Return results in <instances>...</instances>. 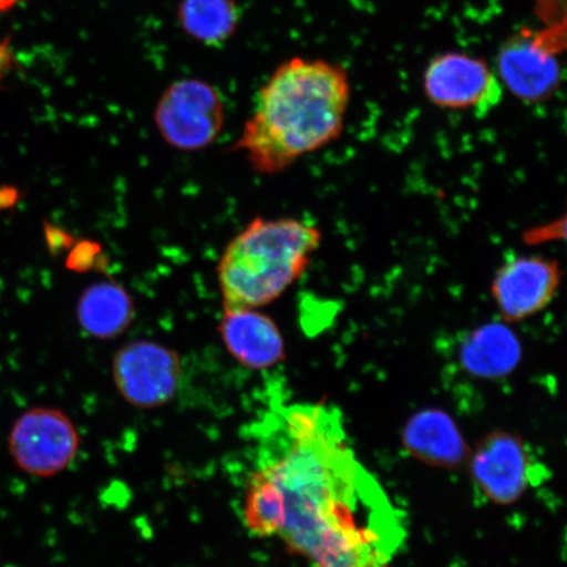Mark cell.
Masks as SVG:
<instances>
[{
    "instance_id": "obj_1",
    "label": "cell",
    "mask_w": 567,
    "mask_h": 567,
    "mask_svg": "<svg viewBox=\"0 0 567 567\" xmlns=\"http://www.w3.org/2000/svg\"><path fill=\"white\" fill-rule=\"evenodd\" d=\"M281 431L286 443L264 466L282 495L287 547L316 567H394L405 527L354 456L339 411L290 408Z\"/></svg>"
},
{
    "instance_id": "obj_2",
    "label": "cell",
    "mask_w": 567,
    "mask_h": 567,
    "mask_svg": "<svg viewBox=\"0 0 567 567\" xmlns=\"http://www.w3.org/2000/svg\"><path fill=\"white\" fill-rule=\"evenodd\" d=\"M350 97L342 66L300 56L284 62L260 90L234 151L244 152L259 174L286 172L342 136Z\"/></svg>"
},
{
    "instance_id": "obj_3",
    "label": "cell",
    "mask_w": 567,
    "mask_h": 567,
    "mask_svg": "<svg viewBox=\"0 0 567 567\" xmlns=\"http://www.w3.org/2000/svg\"><path fill=\"white\" fill-rule=\"evenodd\" d=\"M322 231L299 218H254L226 246L217 267L224 311L258 309L301 278Z\"/></svg>"
},
{
    "instance_id": "obj_4",
    "label": "cell",
    "mask_w": 567,
    "mask_h": 567,
    "mask_svg": "<svg viewBox=\"0 0 567 567\" xmlns=\"http://www.w3.org/2000/svg\"><path fill=\"white\" fill-rule=\"evenodd\" d=\"M81 436L75 424L59 409L33 408L13 423L10 455L19 470L48 478L68 470L80 451Z\"/></svg>"
},
{
    "instance_id": "obj_5",
    "label": "cell",
    "mask_w": 567,
    "mask_h": 567,
    "mask_svg": "<svg viewBox=\"0 0 567 567\" xmlns=\"http://www.w3.org/2000/svg\"><path fill=\"white\" fill-rule=\"evenodd\" d=\"M224 104L208 83L186 80L172 84L155 110V124L177 151L197 152L215 142L224 126Z\"/></svg>"
},
{
    "instance_id": "obj_6",
    "label": "cell",
    "mask_w": 567,
    "mask_h": 567,
    "mask_svg": "<svg viewBox=\"0 0 567 567\" xmlns=\"http://www.w3.org/2000/svg\"><path fill=\"white\" fill-rule=\"evenodd\" d=\"M423 91L439 109L486 115L502 99L498 75L480 56L449 52L432 59L423 75Z\"/></svg>"
},
{
    "instance_id": "obj_7",
    "label": "cell",
    "mask_w": 567,
    "mask_h": 567,
    "mask_svg": "<svg viewBox=\"0 0 567 567\" xmlns=\"http://www.w3.org/2000/svg\"><path fill=\"white\" fill-rule=\"evenodd\" d=\"M113 381L130 405L152 410L173 401L182 375L179 354L153 340H136L112 361Z\"/></svg>"
},
{
    "instance_id": "obj_8",
    "label": "cell",
    "mask_w": 567,
    "mask_h": 567,
    "mask_svg": "<svg viewBox=\"0 0 567 567\" xmlns=\"http://www.w3.org/2000/svg\"><path fill=\"white\" fill-rule=\"evenodd\" d=\"M563 282L558 260L527 255L503 264L492 281V297L503 321L522 322L548 308Z\"/></svg>"
},
{
    "instance_id": "obj_9",
    "label": "cell",
    "mask_w": 567,
    "mask_h": 567,
    "mask_svg": "<svg viewBox=\"0 0 567 567\" xmlns=\"http://www.w3.org/2000/svg\"><path fill=\"white\" fill-rule=\"evenodd\" d=\"M470 467L474 485L494 505H513L534 482L527 445L508 431H494L482 439L471 453Z\"/></svg>"
},
{
    "instance_id": "obj_10",
    "label": "cell",
    "mask_w": 567,
    "mask_h": 567,
    "mask_svg": "<svg viewBox=\"0 0 567 567\" xmlns=\"http://www.w3.org/2000/svg\"><path fill=\"white\" fill-rule=\"evenodd\" d=\"M498 78L507 90L524 102L545 101L559 83L556 47L547 34L522 32L501 49Z\"/></svg>"
},
{
    "instance_id": "obj_11",
    "label": "cell",
    "mask_w": 567,
    "mask_h": 567,
    "mask_svg": "<svg viewBox=\"0 0 567 567\" xmlns=\"http://www.w3.org/2000/svg\"><path fill=\"white\" fill-rule=\"evenodd\" d=\"M218 330L225 349L248 370H268L286 359L279 326L257 309L224 311Z\"/></svg>"
},
{
    "instance_id": "obj_12",
    "label": "cell",
    "mask_w": 567,
    "mask_h": 567,
    "mask_svg": "<svg viewBox=\"0 0 567 567\" xmlns=\"http://www.w3.org/2000/svg\"><path fill=\"white\" fill-rule=\"evenodd\" d=\"M402 445L411 457L444 470H455L471 456L456 422L439 409H425L411 416L402 431Z\"/></svg>"
},
{
    "instance_id": "obj_13",
    "label": "cell",
    "mask_w": 567,
    "mask_h": 567,
    "mask_svg": "<svg viewBox=\"0 0 567 567\" xmlns=\"http://www.w3.org/2000/svg\"><path fill=\"white\" fill-rule=\"evenodd\" d=\"M522 344L506 324H485L474 330L461 346L464 370L482 380L507 378L519 365Z\"/></svg>"
},
{
    "instance_id": "obj_14",
    "label": "cell",
    "mask_w": 567,
    "mask_h": 567,
    "mask_svg": "<svg viewBox=\"0 0 567 567\" xmlns=\"http://www.w3.org/2000/svg\"><path fill=\"white\" fill-rule=\"evenodd\" d=\"M134 305L130 293L115 281L92 284L76 303V319L87 336L113 339L133 322Z\"/></svg>"
},
{
    "instance_id": "obj_15",
    "label": "cell",
    "mask_w": 567,
    "mask_h": 567,
    "mask_svg": "<svg viewBox=\"0 0 567 567\" xmlns=\"http://www.w3.org/2000/svg\"><path fill=\"white\" fill-rule=\"evenodd\" d=\"M244 519L255 536H278L284 520V502L280 488L271 474L261 466L248 482Z\"/></svg>"
},
{
    "instance_id": "obj_16",
    "label": "cell",
    "mask_w": 567,
    "mask_h": 567,
    "mask_svg": "<svg viewBox=\"0 0 567 567\" xmlns=\"http://www.w3.org/2000/svg\"><path fill=\"white\" fill-rule=\"evenodd\" d=\"M179 19L196 40L219 44L236 30L238 12L231 0H183Z\"/></svg>"
},
{
    "instance_id": "obj_17",
    "label": "cell",
    "mask_w": 567,
    "mask_h": 567,
    "mask_svg": "<svg viewBox=\"0 0 567 567\" xmlns=\"http://www.w3.org/2000/svg\"><path fill=\"white\" fill-rule=\"evenodd\" d=\"M20 2H24V0H0V12L10 11Z\"/></svg>"
}]
</instances>
